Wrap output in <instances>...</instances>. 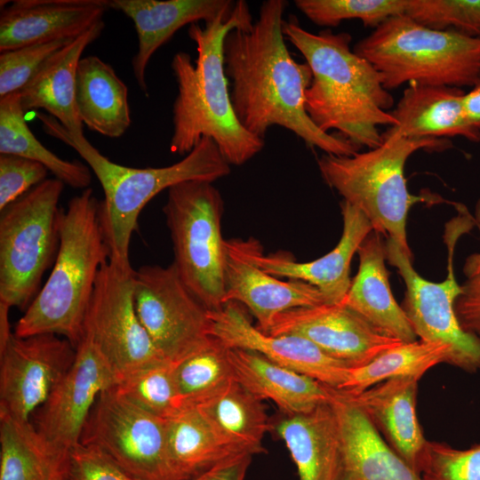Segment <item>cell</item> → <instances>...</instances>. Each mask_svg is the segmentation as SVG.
Listing matches in <instances>:
<instances>
[{"label": "cell", "mask_w": 480, "mask_h": 480, "mask_svg": "<svg viewBox=\"0 0 480 480\" xmlns=\"http://www.w3.org/2000/svg\"><path fill=\"white\" fill-rule=\"evenodd\" d=\"M284 0H267L258 19L232 29L223 44L225 73L231 82L230 99L241 124L264 140L278 125L308 147L324 154L352 156L358 148L340 136L321 131L305 108V92L312 81L307 63L291 55L283 33Z\"/></svg>", "instance_id": "6da1fadb"}, {"label": "cell", "mask_w": 480, "mask_h": 480, "mask_svg": "<svg viewBox=\"0 0 480 480\" xmlns=\"http://www.w3.org/2000/svg\"><path fill=\"white\" fill-rule=\"evenodd\" d=\"M253 22L247 3L239 0L230 17L216 18L204 27L189 25L188 34L197 52L195 64L184 52H177L171 64L178 85L172 153L185 156L203 138H210L230 165H241L262 150L264 140L248 132L235 114L223 56L227 35Z\"/></svg>", "instance_id": "7a4b0ae2"}, {"label": "cell", "mask_w": 480, "mask_h": 480, "mask_svg": "<svg viewBox=\"0 0 480 480\" xmlns=\"http://www.w3.org/2000/svg\"><path fill=\"white\" fill-rule=\"evenodd\" d=\"M283 33L312 72L305 108L316 126L327 133L337 131L358 149L380 146L379 126L397 124L388 111L394 99L374 67L351 50V36L329 28L312 33L296 19L284 20Z\"/></svg>", "instance_id": "3957f363"}, {"label": "cell", "mask_w": 480, "mask_h": 480, "mask_svg": "<svg viewBox=\"0 0 480 480\" xmlns=\"http://www.w3.org/2000/svg\"><path fill=\"white\" fill-rule=\"evenodd\" d=\"M37 117L44 132L74 148L99 180L104 193L100 217L109 261L122 269L132 268L129 259L131 239L142 209L151 199L179 183H212L231 172L230 164L210 138H203L191 152L172 165L135 168L110 161L85 137L72 136L54 117L41 112Z\"/></svg>", "instance_id": "277c9868"}, {"label": "cell", "mask_w": 480, "mask_h": 480, "mask_svg": "<svg viewBox=\"0 0 480 480\" xmlns=\"http://www.w3.org/2000/svg\"><path fill=\"white\" fill-rule=\"evenodd\" d=\"M108 260L100 202L88 188L62 209L60 245L52 269L17 322L14 334L21 338L55 334L76 348L84 338V320L99 272Z\"/></svg>", "instance_id": "5b68a950"}, {"label": "cell", "mask_w": 480, "mask_h": 480, "mask_svg": "<svg viewBox=\"0 0 480 480\" xmlns=\"http://www.w3.org/2000/svg\"><path fill=\"white\" fill-rule=\"evenodd\" d=\"M383 143L352 156L323 155L318 160L324 182L361 211L373 231L388 235L412 258L406 235L410 209L418 203L443 201L432 195H412L407 188L404 166L419 149L442 151L452 146L448 139H416L382 136Z\"/></svg>", "instance_id": "8992f818"}, {"label": "cell", "mask_w": 480, "mask_h": 480, "mask_svg": "<svg viewBox=\"0 0 480 480\" xmlns=\"http://www.w3.org/2000/svg\"><path fill=\"white\" fill-rule=\"evenodd\" d=\"M353 51L374 67L388 91L404 83L460 88L480 80V37L431 29L404 14L386 20Z\"/></svg>", "instance_id": "52a82bcc"}, {"label": "cell", "mask_w": 480, "mask_h": 480, "mask_svg": "<svg viewBox=\"0 0 480 480\" xmlns=\"http://www.w3.org/2000/svg\"><path fill=\"white\" fill-rule=\"evenodd\" d=\"M60 180L46 179L1 212L0 302L27 308L60 245Z\"/></svg>", "instance_id": "ba28073f"}, {"label": "cell", "mask_w": 480, "mask_h": 480, "mask_svg": "<svg viewBox=\"0 0 480 480\" xmlns=\"http://www.w3.org/2000/svg\"><path fill=\"white\" fill-rule=\"evenodd\" d=\"M174 260L184 284L208 309L224 302V202L212 182L188 180L171 187L163 207Z\"/></svg>", "instance_id": "9c48e42d"}, {"label": "cell", "mask_w": 480, "mask_h": 480, "mask_svg": "<svg viewBox=\"0 0 480 480\" xmlns=\"http://www.w3.org/2000/svg\"><path fill=\"white\" fill-rule=\"evenodd\" d=\"M80 444L104 452L133 480H181L170 455L166 420L137 407L114 387L97 398Z\"/></svg>", "instance_id": "30bf717a"}, {"label": "cell", "mask_w": 480, "mask_h": 480, "mask_svg": "<svg viewBox=\"0 0 480 480\" xmlns=\"http://www.w3.org/2000/svg\"><path fill=\"white\" fill-rule=\"evenodd\" d=\"M133 302L155 347L171 363H180L212 340L208 309L184 284L173 262L134 270Z\"/></svg>", "instance_id": "8fae6325"}, {"label": "cell", "mask_w": 480, "mask_h": 480, "mask_svg": "<svg viewBox=\"0 0 480 480\" xmlns=\"http://www.w3.org/2000/svg\"><path fill=\"white\" fill-rule=\"evenodd\" d=\"M134 269L111 261L99 272L86 313L84 337L100 352L118 378L167 361L141 324L133 302Z\"/></svg>", "instance_id": "7c38bea8"}, {"label": "cell", "mask_w": 480, "mask_h": 480, "mask_svg": "<svg viewBox=\"0 0 480 480\" xmlns=\"http://www.w3.org/2000/svg\"><path fill=\"white\" fill-rule=\"evenodd\" d=\"M387 260L405 284L401 304L420 340L440 342L452 350L451 365L469 372L480 370V340L460 326L454 303L462 292L454 276L452 261L447 277L435 283L414 269L411 257L390 238L385 243Z\"/></svg>", "instance_id": "4fadbf2b"}, {"label": "cell", "mask_w": 480, "mask_h": 480, "mask_svg": "<svg viewBox=\"0 0 480 480\" xmlns=\"http://www.w3.org/2000/svg\"><path fill=\"white\" fill-rule=\"evenodd\" d=\"M76 348L51 333L12 335L0 349V413L30 420L73 364Z\"/></svg>", "instance_id": "5bb4252c"}, {"label": "cell", "mask_w": 480, "mask_h": 480, "mask_svg": "<svg viewBox=\"0 0 480 480\" xmlns=\"http://www.w3.org/2000/svg\"><path fill=\"white\" fill-rule=\"evenodd\" d=\"M118 378L94 344L84 337L75 361L46 402L34 413L33 423L54 453L67 460L80 443L89 414L99 396Z\"/></svg>", "instance_id": "9a60e30c"}, {"label": "cell", "mask_w": 480, "mask_h": 480, "mask_svg": "<svg viewBox=\"0 0 480 480\" xmlns=\"http://www.w3.org/2000/svg\"><path fill=\"white\" fill-rule=\"evenodd\" d=\"M209 334L228 348L256 352L270 361L339 389L348 380L350 366L311 341L292 334L272 335L259 330L238 303L228 302L208 310Z\"/></svg>", "instance_id": "2e32d148"}, {"label": "cell", "mask_w": 480, "mask_h": 480, "mask_svg": "<svg viewBox=\"0 0 480 480\" xmlns=\"http://www.w3.org/2000/svg\"><path fill=\"white\" fill-rule=\"evenodd\" d=\"M267 333L302 337L351 368L372 361L402 341L376 330L341 303H322L279 314Z\"/></svg>", "instance_id": "e0dca14e"}, {"label": "cell", "mask_w": 480, "mask_h": 480, "mask_svg": "<svg viewBox=\"0 0 480 480\" xmlns=\"http://www.w3.org/2000/svg\"><path fill=\"white\" fill-rule=\"evenodd\" d=\"M224 302L245 306L267 332L274 319L289 309L324 303L320 291L298 280L283 281L251 258L247 239L225 241Z\"/></svg>", "instance_id": "ac0fdd59"}, {"label": "cell", "mask_w": 480, "mask_h": 480, "mask_svg": "<svg viewBox=\"0 0 480 480\" xmlns=\"http://www.w3.org/2000/svg\"><path fill=\"white\" fill-rule=\"evenodd\" d=\"M340 209L343 220L341 236L335 247L322 257L308 262H298L289 254L276 252L265 255L260 243L249 238L247 243L251 258L270 275L315 286L322 293L324 303H340L351 284L352 258L363 241L373 231L369 220L356 207L342 201Z\"/></svg>", "instance_id": "d6986e66"}, {"label": "cell", "mask_w": 480, "mask_h": 480, "mask_svg": "<svg viewBox=\"0 0 480 480\" xmlns=\"http://www.w3.org/2000/svg\"><path fill=\"white\" fill-rule=\"evenodd\" d=\"M1 1L0 52L75 39L102 20L108 0Z\"/></svg>", "instance_id": "ffe728a7"}, {"label": "cell", "mask_w": 480, "mask_h": 480, "mask_svg": "<svg viewBox=\"0 0 480 480\" xmlns=\"http://www.w3.org/2000/svg\"><path fill=\"white\" fill-rule=\"evenodd\" d=\"M109 9L122 12L134 23L138 51L132 60L134 77L148 95V64L164 44L182 27L230 17L236 1L231 0H108Z\"/></svg>", "instance_id": "44dd1931"}, {"label": "cell", "mask_w": 480, "mask_h": 480, "mask_svg": "<svg viewBox=\"0 0 480 480\" xmlns=\"http://www.w3.org/2000/svg\"><path fill=\"white\" fill-rule=\"evenodd\" d=\"M419 380L412 376L396 377L356 395L344 393L418 474L428 443L416 414Z\"/></svg>", "instance_id": "7402d4cb"}, {"label": "cell", "mask_w": 480, "mask_h": 480, "mask_svg": "<svg viewBox=\"0 0 480 480\" xmlns=\"http://www.w3.org/2000/svg\"><path fill=\"white\" fill-rule=\"evenodd\" d=\"M343 451V480H423L343 392L332 388Z\"/></svg>", "instance_id": "603a6c76"}, {"label": "cell", "mask_w": 480, "mask_h": 480, "mask_svg": "<svg viewBox=\"0 0 480 480\" xmlns=\"http://www.w3.org/2000/svg\"><path fill=\"white\" fill-rule=\"evenodd\" d=\"M358 271L340 302L384 335L410 342L418 340L412 326L394 298L388 280L385 244L372 231L360 244Z\"/></svg>", "instance_id": "cb8c5ba5"}, {"label": "cell", "mask_w": 480, "mask_h": 480, "mask_svg": "<svg viewBox=\"0 0 480 480\" xmlns=\"http://www.w3.org/2000/svg\"><path fill=\"white\" fill-rule=\"evenodd\" d=\"M275 429L291 454L299 480H343L341 436L330 402L285 415Z\"/></svg>", "instance_id": "d4e9b609"}, {"label": "cell", "mask_w": 480, "mask_h": 480, "mask_svg": "<svg viewBox=\"0 0 480 480\" xmlns=\"http://www.w3.org/2000/svg\"><path fill=\"white\" fill-rule=\"evenodd\" d=\"M464 95V91L459 87L410 84L391 112L397 124L382 136L411 139L460 136L478 142L480 132L469 124L463 114Z\"/></svg>", "instance_id": "484cf974"}, {"label": "cell", "mask_w": 480, "mask_h": 480, "mask_svg": "<svg viewBox=\"0 0 480 480\" xmlns=\"http://www.w3.org/2000/svg\"><path fill=\"white\" fill-rule=\"evenodd\" d=\"M103 20L53 54L20 92L24 111L44 109L74 137H84L76 108L77 66L85 48L104 28Z\"/></svg>", "instance_id": "4316f807"}, {"label": "cell", "mask_w": 480, "mask_h": 480, "mask_svg": "<svg viewBox=\"0 0 480 480\" xmlns=\"http://www.w3.org/2000/svg\"><path fill=\"white\" fill-rule=\"evenodd\" d=\"M234 379L260 400L274 402L284 415L309 412L332 398V388L250 350L228 348Z\"/></svg>", "instance_id": "83f0119b"}, {"label": "cell", "mask_w": 480, "mask_h": 480, "mask_svg": "<svg viewBox=\"0 0 480 480\" xmlns=\"http://www.w3.org/2000/svg\"><path fill=\"white\" fill-rule=\"evenodd\" d=\"M76 108L83 124L109 138H119L131 125L128 88L114 68L95 55L80 60L76 70Z\"/></svg>", "instance_id": "f1b7e54d"}, {"label": "cell", "mask_w": 480, "mask_h": 480, "mask_svg": "<svg viewBox=\"0 0 480 480\" xmlns=\"http://www.w3.org/2000/svg\"><path fill=\"white\" fill-rule=\"evenodd\" d=\"M168 448L181 480H190L243 453L229 444L196 405H185L166 420Z\"/></svg>", "instance_id": "f546056e"}, {"label": "cell", "mask_w": 480, "mask_h": 480, "mask_svg": "<svg viewBox=\"0 0 480 480\" xmlns=\"http://www.w3.org/2000/svg\"><path fill=\"white\" fill-rule=\"evenodd\" d=\"M197 406L233 447L250 455L266 452L262 441L271 424L262 400L236 380Z\"/></svg>", "instance_id": "4dcf8cb0"}, {"label": "cell", "mask_w": 480, "mask_h": 480, "mask_svg": "<svg viewBox=\"0 0 480 480\" xmlns=\"http://www.w3.org/2000/svg\"><path fill=\"white\" fill-rule=\"evenodd\" d=\"M0 154L38 162L56 179L74 188H88L92 181L87 165L61 159L36 138L26 123L20 92L0 99Z\"/></svg>", "instance_id": "1f68e13d"}, {"label": "cell", "mask_w": 480, "mask_h": 480, "mask_svg": "<svg viewBox=\"0 0 480 480\" xmlns=\"http://www.w3.org/2000/svg\"><path fill=\"white\" fill-rule=\"evenodd\" d=\"M67 460L54 453L30 420L0 413V480H49Z\"/></svg>", "instance_id": "d6a6232c"}, {"label": "cell", "mask_w": 480, "mask_h": 480, "mask_svg": "<svg viewBox=\"0 0 480 480\" xmlns=\"http://www.w3.org/2000/svg\"><path fill=\"white\" fill-rule=\"evenodd\" d=\"M452 350L440 342L416 340L384 351L370 363L350 368L347 381L338 389L348 395L396 377L420 379L430 368L442 363L451 364Z\"/></svg>", "instance_id": "836d02e7"}, {"label": "cell", "mask_w": 480, "mask_h": 480, "mask_svg": "<svg viewBox=\"0 0 480 480\" xmlns=\"http://www.w3.org/2000/svg\"><path fill=\"white\" fill-rule=\"evenodd\" d=\"M227 351L228 348L212 338L207 347L175 364L184 405H198L235 380Z\"/></svg>", "instance_id": "e575fe53"}, {"label": "cell", "mask_w": 480, "mask_h": 480, "mask_svg": "<svg viewBox=\"0 0 480 480\" xmlns=\"http://www.w3.org/2000/svg\"><path fill=\"white\" fill-rule=\"evenodd\" d=\"M175 364L164 362L144 368L114 388L137 407L167 420L185 406L177 387Z\"/></svg>", "instance_id": "d590c367"}, {"label": "cell", "mask_w": 480, "mask_h": 480, "mask_svg": "<svg viewBox=\"0 0 480 480\" xmlns=\"http://www.w3.org/2000/svg\"><path fill=\"white\" fill-rule=\"evenodd\" d=\"M296 7L313 23L337 27L356 19L377 28L390 17L404 14L406 0H296Z\"/></svg>", "instance_id": "8d00e7d4"}, {"label": "cell", "mask_w": 480, "mask_h": 480, "mask_svg": "<svg viewBox=\"0 0 480 480\" xmlns=\"http://www.w3.org/2000/svg\"><path fill=\"white\" fill-rule=\"evenodd\" d=\"M404 15L431 29L480 37V0H406Z\"/></svg>", "instance_id": "74e56055"}, {"label": "cell", "mask_w": 480, "mask_h": 480, "mask_svg": "<svg viewBox=\"0 0 480 480\" xmlns=\"http://www.w3.org/2000/svg\"><path fill=\"white\" fill-rule=\"evenodd\" d=\"M420 475L423 480H480V443L460 450L428 441Z\"/></svg>", "instance_id": "f35d334b"}, {"label": "cell", "mask_w": 480, "mask_h": 480, "mask_svg": "<svg viewBox=\"0 0 480 480\" xmlns=\"http://www.w3.org/2000/svg\"><path fill=\"white\" fill-rule=\"evenodd\" d=\"M72 40H56L0 52V99L20 92L45 62Z\"/></svg>", "instance_id": "ab89813d"}, {"label": "cell", "mask_w": 480, "mask_h": 480, "mask_svg": "<svg viewBox=\"0 0 480 480\" xmlns=\"http://www.w3.org/2000/svg\"><path fill=\"white\" fill-rule=\"evenodd\" d=\"M42 164L15 155L0 154V211L46 180Z\"/></svg>", "instance_id": "60d3db41"}, {"label": "cell", "mask_w": 480, "mask_h": 480, "mask_svg": "<svg viewBox=\"0 0 480 480\" xmlns=\"http://www.w3.org/2000/svg\"><path fill=\"white\" fill-rule=\"evenodd\" d=\"M66 470L70 480H133L104 452L80 443L69 452Z\"/></svg>", "instance_id": "b9f144b4"}, {"label": "cell", "mask_w": 480, "mask_h": 480, "mask_svg": "<svg viewBox=\"0 0 480 480\" xmlns=\"http://www.w3.org/2000/svg\"><path fill=\"white\" fill-rule=\"evenodd\" d=\"M454 303L462 329L480 340V274L468 277Z\"/></svg>", "instance_id": "7bdbcfd3"}, {"label": "cell", "mask_w": 480, "mask_h": 480, "mask_svg": "<svg viewBox=\"0 0 480 480\" xmlns=\"http://www.w3.org/2000/svg\"><path fill=\"white\" fill-rule=\"evenodd\" d=\"M252 455L241 454L220 462L190 480H244Z\"/></svg>", "instance_id": "ee69618b"}, {"label": "cell", "mask_w": 480, "mask_h": 480, "mask_svg": "<svg viewBox=\"0 0 480 480\" xmlns=\"http://www.w3.org/2000/svg\"><path fill=\"white\" fill-rule=\"evenodd\" d=\"M462 108L466 120L480 132V80L465 93Z\"/></svg>", "instance_id": "f6af8a7d"}, {"label": "cell", "mask_w": 480, "mask_h": 480, "mask_svg": "<svg viewBox=\"0 0 480 480\" xmlns=\"http://www.w3.org/2000/svg\"><path fill=\"white\" fill-rule=\"evenodd\" d=\"M474 220L480 231V198L476 204ZM463 272L467 278L480 274V252L471 254L467 258Z\"/></svg>", "instance_id": "bcb514c9"}, {"label": "cell", "mask_w": 480, "mask_h": 480, "mask_svg": "<svg viewBox=\"0 0 480 480\" xmlns=\"http://www.w3.org/2000/svg\"><path fill=\"white\" fill-rule=\"evenodd\" d=\"M11 307L0 302V349L3 348L13 332L11 330L9 313Z\"/></svg>", "instance_id": "7dc6e473"}, {"label": "cell", "mask_w": 480, "mask_h": 480, "mask_svg": "<svg viewBox=\"0 0 480 480\" xmlns=\"http://www.w3.org/2000/svg\"><path fill=\"white\" fill-rule=\"evenodd\" d=\"M49 480H70L66 470V465L58 469Z\"/></svg>", "instance_id": "c3c4849f"}]
</instances>
